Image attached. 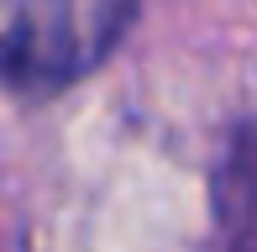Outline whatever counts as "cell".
I'll list each match as a JSON object with an SVG mask.
<instances>
[{"label":"cell","instance_id":"cell-1","mask_svg":"<svg viewBox=\"0 0 257 252\" xmlns=\"http://www.w3.org/2000/svg\"><path fill=\"white\" fill-rule=\"evenodd\" d=\"M137 0H0V79L11 84H68L89 74Z\"/></svg>","mask_w":257,"mask_h":252},{"label":"cell","instance_id":"cell-2","mask_svg":"<svg viewBox=\"0 0 257 252\" xmlns=\"http://www.w3.org/2000/svg\"><path fill=\"white\" fill-rule=\"evenodd\" d=\"M226 215H231L236 252H257V137H252L247 153L231 158V174H226Z\"/></svg>","mask_w":257,"mask_h":252}]
</instances>
